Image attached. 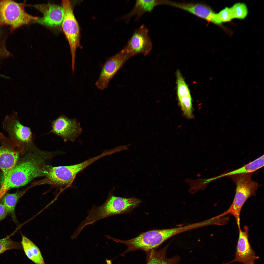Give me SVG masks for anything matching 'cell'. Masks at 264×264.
<instances>
[{"instance_id":"obj_1","label":"cell","mask_w":264,"mask_h":264,"mask_svg":"<svg viewBox=\"0 0 264 264\" xmlns=\"http://www.w3.org/2000/svg\"><path fill=\"white\" fill-rule=\"evenodd\" d=\"M41 154L32 153L17 164L6 183L1 186L0 195L10 189L24 186L34 178L46 176L51 167L46 165Z\"/></svg>"},{"instance_id":"obj_2","label":"cell","mask_w":264,"mask_h":264,"mask_svg":"<svg viewBox=\"0 0 264 264\" xmlns=\"http://www.w3.org/2000/svg\"><path fill=\"white\" fill-rule=\"evenodd\" d=\"M135 197L126 198L110 195L102 205L93 206L88 211L85 219L81 223L73 233L77 237L86 226L92 224L101 219L118 214L129 213L141 203Z\"/></svg>"},{"instance_id":"obj_3","label":"cell","mask_w":264,"mask_h":264,"mask_svg":"<svg viewBox=\"0 0 264 264\" xmlns=\"http://www.w3.org/2000/svg\"><path fill=\"white\" fill-rule=\"evenodd\" d=\"M181 232V229L179 227L151 230L127 240H121L111 236L110 239L126 246L127 248L122 253L123 254L128 252L137 250H142L146 252L155 249L168 239Z\"/></svg>"},{"instance_id":"obj_4","label":"cell","mask_w":264,"mask_h":264,"mask_svg":"<svg viewBox=\"0 0 264 264\" xmlns=\"http://www.w3.org/2000/svg\"><path fill=\"white\" fill-rule=\"evenodd\" d=\"M253 173L237 175L230 176L236 185V193L229 209L222 214H230L235 219L239 229L240 228V216L242 207L248 198L254 196L258 187V184L252 179Z\"/></svg>"},{"instance_id":"obj_5","label":"cell","mask_w":264,"mask_h":264,"mask_svg":"<svg viewBox=\"0 0 264 264\" xmlns=\"http://www.w3.org/2000/svg\"><path fill=\"white\" fill-rule=\"evenodd\" d=\"M25 3L11 0H0V24L8 27L10 33L38 19L27 13Z\"/></svg>"},{"instance_id":"obj_6","label":"cell","mask_w":264,"mask_h":264,"mask_svg":"<svg viewBox=\"0 0 264 264\" xmlns=\"http://www.w3.org/2000/svg\"><path fill=\"white\" fill-rule=\"evenodd\" d=\"M61 5L64 11L62 28L69 45L71 55L72 69L73 73H74L76 51L81 46L80 29L74 14L70 1L62 0Z\"/></svg>"},{"instance_id":"obj_7","label":"cell","mask_w":264,"mask_h":264,"mask_svg":"<svg viewBox=\"0 0 264 264\" xmlns=\"http://www.w3.org/2000/svg\"><path fill=\"white\" fill-rule=\"evenodd\" d=\"M88 165L87 162L85 161L72 165L51 167L45 178L36 184L59 186L68 185L78 173Z\"/></svg>"},{"instance_id":"obj_8","label":"cell","mask_w":264,"mask_h":264,"mask_svg":"<svg viewBox=\"0 0 264 264\" xmlns=\"http://www.w3.org/2000/svg\"><path fill=\"white\" fill-rule=\"evenodd\" d=\"M152 46L149 29L145 25H143L133 32L123 49L130 58L140 54L147 55L151 51Z\"/></svg>"},{"instance_id":"obj_9","label":"cell","mask_w":264,"mask_h":264,"mask_svg":"<svg viewBox=\"0 0 264 264\" xmlns=\"http://www.w3.org/2000/svg\"><path fill=\"white\" fill-rule=\"evenodd\" d=\"M129 58L122 49L115 55L107 59L95 83L97 88L101 90L106 88L111 80Z\"/></svg>"},{"instance_id":"obj_10","label":"cell","mask_w":264,"mask_h":264,"mask_svg":"<svg viewBox=\"0 0 264 264\" xmlns=\"http://www.w3.org/2000/svg\"><path fill=\"white\" fill-rule=\"evenodd\" d=\"M239 237L234 259L224 264L240 262L243 264H256V260L259 258L251 247L248 238V227L245 226L242 230L239 229Z\"/></svg>"},{"instance_id":"obj_11","label":"cell","mask_w":264,"mask_h":264,"mask_svg":"<svg viewBox=\"0 0 264 264\" xmlns=\"http://www.w3.org/2000/svg\"><path fill=\"white\" fill-rule=\"evenodd\" d=\"M52 131L65 141L73 142L80 134L82 129L76 120L61 116L53 122Z\"/></svg>"},{"instance_id":"obj_12","label":"cell","mask_w":264,"mask_h":264,"mask_svg":"<svg viewBox=\"0 0 264 264\" xmlns=\"http://www.w3.org/2000/svg\"><path fill=\"white\" fill-rule=\"evenodd\" d=\"M39 10L43 16L33 21V22L49 27H55L62 24L64 16L63 6L48 3L34 4L31 6Z\"/></svg>"},{"instance_id":"obj_13","label":"cell","mask_w":264,"mask_h":264,"mask_svg":"<svg viewBox=\"0 0 264 264\" xmlns=\"http://www.w3.org/2000/svg\"><path fill=\"white\" fill-rule=\"evenodd\" d=\"M3 125L10 139L12 141L23 143L31 142L32 135L30 129L22 124L14 116H7L4 120Z\"/></svg>"},{"instance_id":"obj_14","label":"cell","mask_w":264,"mask_h":264,"mask_svg":"<svg viewBox=\"0 0 264 264\" xmlns=\"http://www.w3.org/2000/svg\"><path fill=\"white\" fill-rule=\"evenodd\" d=\"M19 154L16 152L4 146L0 147V169L3 175L1 185L5 184L17 164Z\"/></svg>"},{"instance_id":"obj_15","label":"cell","mask_w":264,"mask_h":264,"mask_svg":"<svg viewBox=\"0 0 264 264\" xmlns=\"http://www.w3.org/2000/svg\"><path fill=\"white\" fill-rule=\"evenodd\" d=\"M163 4H165L164 0H136L131 11L124 16L122 19L128 23L132 17L136 16V20H137L144 13L151 12L155 7Z\"/></svg>"},{"instance_id":"obj_16","label":"cell","mask_w":264,"mask_h":264,"mask_svg":"<svg viewBox=\"0 0 264 264\" xmlns=\"http://www.w3.org/2000/svg\"><path fill=\"white\" fill-rule=\"evenodd\" d=\"M168 244L159 250L156 249L145 252L146 254V264H176L180 260V257L175 256L170 258L166 256Z\"/></svg>"},{"instance_id":"obj_17","label":"cell","mask_w":264,"mask_h":264,"mask_svg":"<svg viewBox=\"0 0 264 264\" xmlns=\"http://www.w3.org/2000/svg\"><path fill=\"white\" fill-rule=\"evenodd\" d=\"M264 166V155L259 157L242 167L231 171L225 172L212 178L213 180L220 178L242 174L253 173Z\"/></svg>"},{"instance_id":"obj_18","label":"cell","mask_w":264,"mask_h":264,"mask_svg":"<svg viewBox=\"0 0 264 264\" xmlns=\"http://www.w3.org/2000/svg\"><path fill=\"white\" fill-rule=\"evenodd\" d=\"M22 248L27 257L36 264H45L38 248L28 238L22 236Z\"/></svg>"},{"instance_id":"obj_19","label":"cell","mask_w":264,"mask_h":264,"mask_svg":"<svg viewBox=\"0 0 264 264\" xmlns=\"http://www.w3.org/2000/svg\"><path fill=\"white\" fill-rule=\"evenodd\" d=\"M26 190L17 191L13 193H6L3 196L2 203L6 209L8 213L11 214L12 217L15 218V209L19 199L25 193Z\"/></svg>"},{"instance_id":"obj_20","label":"cell","mask_w":264,"mask_h":264,"mask_svg":"<svg viewBox=\"0 0 264 264\" xmlns=\"http://www.w3.org/2000/svg\"><path fill=\"white\" fill-rule=\"evenodd\" d=\"M6 27L0 24V61L13 56V55L8 50L6 46L9 32Z\"/></svg>"},{"instance_id":"obj_21","label":"cell","mask_w":264,"mask_h":264,"mask_svg":"<svg viewBox=\"0 0 264 264\" xmlns=\"http://www.w3.org/2000/svg\"><path fill=\"white\" fill-rule=\"evenodd\" d=\"M178 98L191 96L188 87L179 70L176 73Z\"/></svg>"},{"instance_id":"obj_22","label":"cell","mask_w":264,"mask_h":264,"mask_svg":"<svg viewBox=\"0 0 264 264\" xmlns=\"http://www.w3.org/2000/svg\"><path fill=\"white\" fill-rule=\"evenodd\" d=\"M10 236H8L0 239V255L10 250L22 249L21 243L12 240Z\"/></svg>"},{"instance_id":"obj_23","label":"cell","mask_w":264,"mask_h":264,"mask_svg":"<svg viewBox=\"0 0 264 264\" xmlns=\"http://www.w3.org/2000/svg\"><path fill=\"white\" fill-rule=\"evenodd\" d=\"M233 18L231 8L226 7L218 13H216L215 24L220 25L223 22H229Z\"/></svg>"},{"instance_id":"obj_24","label":"cell","mask_w":264,"mask_h":264,"mask_svg":"<svg viewBox=\"0 0 264 264\" xmlns=\"http://www.w3.org/2000/svg\"><path fill=\"white\" fill-rule=\"evenodd\" d=\"M231 8L234 18L243 19L247 14V8L245 4L243 3H236Z\"/></svg>"},{"instance_id":"obj_25","label":"cell","mask_w":264,"mask_h":264,"mask_svg":"<svg viewBox=\"0 0 264 264\" xmlns=\"http://www.w3.org/2000/svg\"><path fill=\"white\" fill-rule=\"evenodd\" d=\"M8 213L5 206L2 203H0V221L5 218Z\"/></svg>"},{"instance_id":"obj_26","label":"cell","mask_w":264,"mask_h":264,"mask_svg":"<svg viewBox=\"0 0 264 264\" xmlns=\"http://www.w3.org/2000/svg\"><path fill=\"white\" fill-rule=\"evenodd\" d=\"M6 138L2 133L0 132V142L3 141Z\"/></svg>"},{"instance_id":"obj_27","label":"cell","mask_w":264,"mask_h":264,"mask_svg":"<svg viewBox=\"0 0 264 264\" xmlns=\"http://www.w3.org/2000/svg\"><path fill=\"white\" fill-rule=\"evenodd\" d=\"M105 260L107 264H112V261L111 259H106Z\"/></svg>"}]
</instances>
